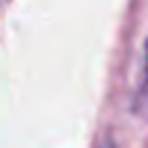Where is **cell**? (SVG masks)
Listing matches in <instances>:
<instances>
[{"label": "cell", "mask_w": 148, "mask_h": 148, "mask_svg": "<svg viewBox=\"0 0 148 148\" xmlns=\"http://www.w3.org/2000/svg\"><path fill=\"white\" fill-rule=\"evenodd\" d=\"M148 105V41H145V61H142V76L136 84V96H134V110L142 113V108Z\"/></svg>", "instance_id": "6da1fadb"}, {"label": "cell", "mask_w": 148, "mask_h": 148, "mask_svg": "<svg viewBox=\"0 0 148 148\" xmlns=\"http://www.w3.org/2000/svg\"><path fill=\"white\" fill-rule=\"evenodd\" d=\"M102 148H110V142H105V145H102Z\"/></svg>", "instance_id": "7a4b0ae2"}]
</instances>
